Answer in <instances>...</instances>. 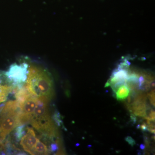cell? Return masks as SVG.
I'll return each instance as SVG.
<instances>
[{"instance_id":"cell-6","label":"cell","mask_w":155,"mask_h":155,"mask_svg":"<svg viewBox=\"0 0 155 155\" xmlns=\"http://www.w3.org/2000/svg\"><path fill=\"white\" fill-rule=\"evenodd\" d=\"M38 139L33 129L31 127H27V133L21 138L20 144L26 152L33 155L34 148Z\"/></svg>"},{"instance_id":"cell-18","label":"cell","mask_w":155,"mask_h":155,"mask_svg":"<svg viewBox=\"0 0 155 155\" xmlns=\"http://www.w3.org/2000/svg\"><path fill=\"white\" fill-rule=\"evenodd\" d=\"M87 147H91V145H88L87 146Z\"/></svg>"},{"instance_id":"cell-10","label":"cell","mask_w":155,"mask_h":155,"mask_svg":"<svg viewBox=\"0 0 155 155\" xmlns=\"http://www.w3.org/2000/svg\"><path fill=\"white\" fill-rule=\"evenodd\" d=\"M23 126H19L16 129V138L18 140H19L22 137V135H23V132H24L23 131Z\"/></svg>"},{"instance_id":"cell-15","label":"cell","mask_w":155,"mask_h":155,"mask_svg":"<svg viewBox=\"0 0 155 155\" xmlns=\"http://www.w3.org/2000/svg\"><path fill=\"white\" fill-rule=\"evenodd\" d=\"M131 100H132V98H131V97L130 96H128V97H127V102L128 104H130V102H131Z\"/></svg>"},{"instance_id":"cell-1","label":"cell","mask_w":155,"mask_h":155,"mask_svg":"<svg viewBox=\"0 0 155 155\" xmlns=\"http://www.w3.org/2000/svg\"><path fill=\"white\" fill-rule=\"evenodd\" d=\"M25 86L30 94L37 97H45L49 99L54 96L53 80L48 71L36 65L28 66Z\"/></svg>"},{"instance_id":"cell-12","label":"cell","mask_w":155,"mask_h":155,"mask_svg":"<svg viewBox=\"0 0 155 155\" xmlns=\"http://www.w3.org/2000/svg\"><path fill=\"white\" fill-rule=\"evenodd\" d=\"M125 140L131 147H133L136 144L135 140L130 136H127L125 137Z\"/></svg>"},{"instance_id":"cell-16","label":"cell","mask_w":155,"mask_h":155,"mask_svg":"<svg viewBox=\"0 0 155 155\" xmlns=\"http://www.w3.org/2000/svg\"><path fill=\"white\" fill-rule=\"evenodd\" d=\"M145 147L146 146L143 144H141L140 145V149L142 150H144Z\"/></svg>"},{"instance_id":"cell-2","label":"cell","mask_w":155,"mask_h":155,"mask_svg":"<svg viewBox=\"0 0 155 155\" xmlns=\"http://www.w3.org/2000/svg\"><path fill=\"white\" fill-rule=\"evenodd\" d=\"M50 99L45 97H37L36 107L29 122L35 129L49 138L57 135L56 127L50 116Z\"/></svg>"},{"instance_id":"cell-9","label":"cell","mask_w":155,"mask_h":155,"mask_svg":"<svg viewBox=\"0 0 155 155\" xmlns=\"http://www.w3.org/2000/svg\"><path fill=\"white\" fill-rule=\"evenodd\" d=\"M11 91V87L0 84V104L5 101Z\"/></svg>"},{"instance_id":"cell-7","label":"cell","mask_w":155,"mask_h":155,"mask_svg":"<svg viewBox=\"0 0 155 155\" xmlns=\"http://www.w3.org/2000/svg\"><path fill=\"white\" fill-rule=\"evenodd\" d=\"M49 153V150L46 146L38 139L35 146L34 148L33 155H48Z\"/></svg>"},{"instance_id":"cell-4","label":"cell","mask_w":155,"mask_h":155,"mask_svg":"<svg viewBox=\"0 0 155 155\" xmlns=\"http://www.w3.org/2000/svg\"><path fill=\"white\" fill-rule=\"evenodd\" d=\"M28 64L26 63L18 65H11L5 74L8 80L16 84H19L25 82L27 78Z\"/></svg>"},{"instance_id":"cell-8","label":"cell","mask_w":155,"mask_h":155,"mask_svg":"<svg viewBox=\"0 0 155 155\" xmlns=\"http://www.w3.org/2000/svg\"><path fill=\"white\" fill-rule=\"evenodd\" d=\"M130 90L126 84L119 87L116 91V98L118 101L125 99L130 94Z\"/></svg>"},{"instance_id":"cell-3","label":"cell","mask_w":155,"mask_h":155,"mask_svg":"<svg viewBox=\"0 0 155 155\" xmlns=\"http://www.w3.org/2000/svg\"><path fill=\"white\" fill-rule=\"evenodd\" d=\"M20 108L17 101L6 103L1 111L0 116V142L9 133L20 125L19 116Z\"/></svg>"},{"instance_id":"cell-11","label":"cell","mask_w":155,"mask_h":155,"mask_svg":"<svg viewBox=\"0 0 155 155\" xmlns=\"http://www.w3.org/2000/svg\"><path fill=\"white\" fill-rule=\"evenodd\" d=\"M147 95L149 99L151 104H152L153 105V106L154 107L155 105V90L154 89L152 91L150 92Z\"/></svg>"},{"instance_id":"cell-5","label":"cell","mask_w":155,"mask_h":155,"mask_svg":"<svg viewBox=\"0 0 155 155\" xmlns=\"http://www.w3.org/2000/svg\"><path fill=\"white\" fill-rule=\"evenodd\" d=\"M37 97L31 95L19 105L20 114L19 116L20 125L29 122L36 105Z\"/></svg>"},{"instance_id":"cell-19","label":"cell","mask_w":155,"mask_h":155,"mask_svg":"<svg viewBox=\"0 0 155 155\" xmlns=\"http://www.w3.org/2000/svg\"><path fill=\"white\" fill-rule=\"evenodd\" d=\"M79 144H77V146H79Z\"/></svg>"},{"instance_id":"cell-13","label":"cell","mask_w":155,"mask_h":155,"mask_svg":"<svg viewBox=\"0 0 155 155\" xmlns=\"http://www.w3.org/2000/svg\"><path fill=\"white\" fill-rule=\"evenodd\" d=\"M140 128L143 131H147V125L146 123H143L140 126Z\"/></svg>"},{"instance_id":"cell-17","label":"cell","mask_w":155,"mask_h":155,"mask_svg":"<svg viewBox=\"0 0 155 155\" xmlns=\"http://www.w3.org/2000/svg\"><path fill=\"white\" fill-rule=\"evenodd\" d=\"M109 86H110V83H109V81H107V82L106 83L105 85V87H107Z\"/></svg>"},{"instance_id":"cell-14","label":"cell","mask_w":155,"mask_h":155,"mask_svg":"<svg viewBox=\"0 0 155 155\" xmlns=\"http://www.w3.org/2000/svg\"><path fill=\"white\" fill-rule=\"evenodd\" d=\"M130 118H131V120L133 121L134 122H135L136 121V118L134 114H131L130 115Z\"/></svg>"}]
</instances>
